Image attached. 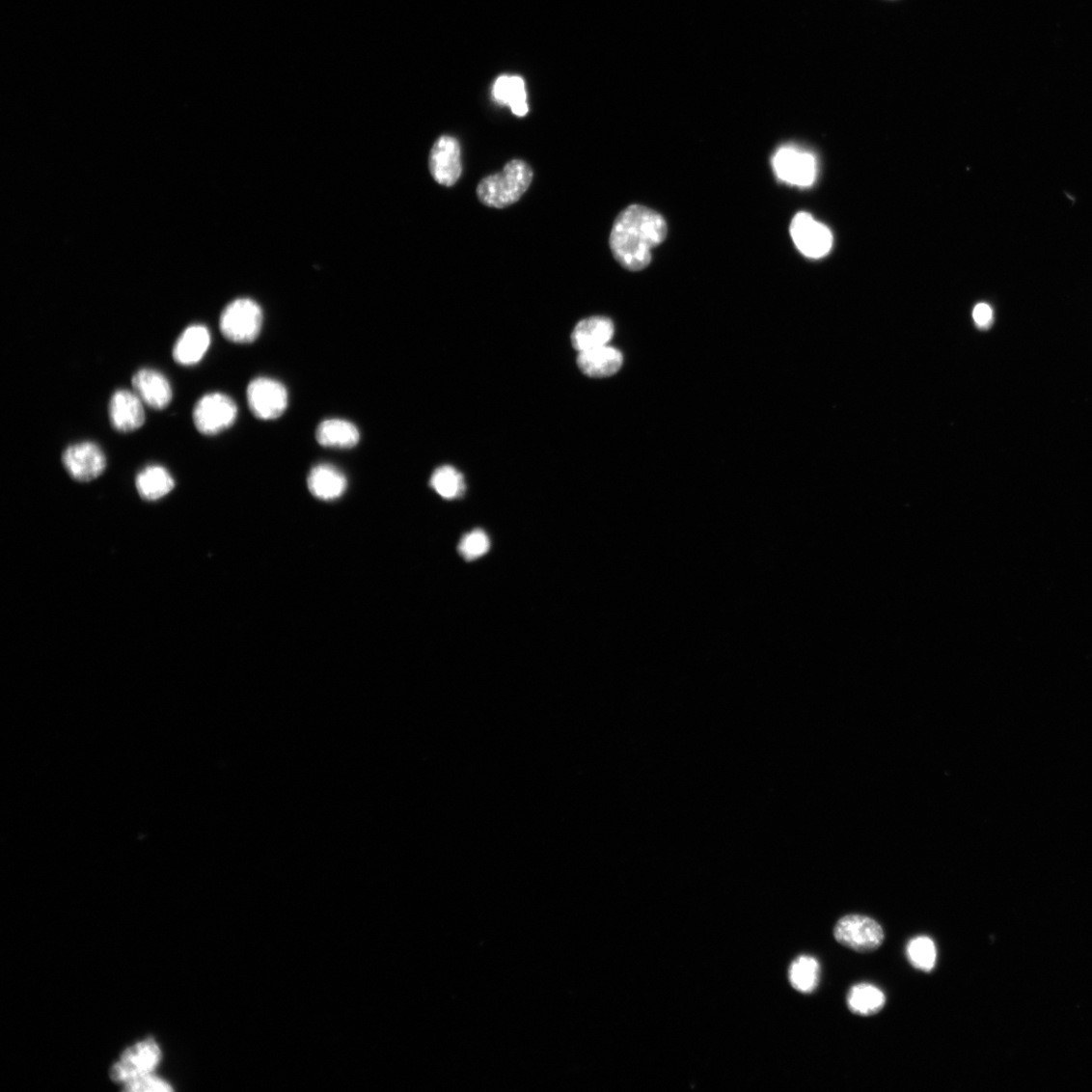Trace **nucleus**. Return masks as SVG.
Wrapping results in <instances>:
<instances>
[{
  "instance_id": "nucleus-24",
  "label": "nucleus",
  "mask_w": 1092,
  "mask_h": 1092,
  "mask_svg": "<svg viewBox=\"0 0 1092 1092\" xmlns=\"http://www.w3.org/2000/svg\"><path fill=\"white\" fill-rule=\"evenodd\" d=\"M907 957L915 969L932 972L937 963V948L934 941L926 936L912 939L907 946Z\"/></svg>"
},
{
  "instance_id": "nucleus-13",
  "label": "nucleus",
  "mask_w": 1092,
  "mask_h": 1092,
  "mask_svg": "<svg viewBox=\"0 0 1092 1092\" xmlns=\"http://www.w3.org/2000/svg\"><path fill=\"white\" fill-rule=\"evenodd\" d=\"M134 392L143 403L155 410H163L173 400V389L161 372L144 369L135 373L132 380Z\"/></svg>"
},
{
  "instance_id": "nucleus-11",
  "label": "nucleus",
  "mask_w": 1092,
  "mask_h": 1092,
  "mask_svg": "<svg viewBox=\"0 0 1092 1092\" xmlns=\"http://www.w3.org/2000/svg\"><path fill=\"white\" fill-rule=\"evenodd\" d=\"M62 461L71 478L82 482L96 479L107 467L106 455L93 443L69 447L63 453Z\"/></svg>"
},
{
  "instance_id": "nucleus-14",
  "label": "nucleus",
  "mask_w": 1092,
  "mask_h": 1092,
  "mask_svg": "<svg viewBox=\"0 0 1092 1092\" xmlns=\"http://www.w3.org/2000/svg\"><path fill=\"white\" fill-rule=\"evenodd\" d=\"M578 367L587 376L605 379L614 375L623 365L622 353L609 345L579 352Z\"/></svg>"
},
{
  "instance_id": "nucleus-25",
  "label": "nucleus",
  "mask_w": 1092,
  "mask_h": 1092,
  "mask_svg": "<svg viewBox=\"0 0 1092 1092\" xmlns=\"http://www.w3.org/2000/svg\"><path fill=\"white\" fill-rule=\"evenodd\" d=\"M491 546L489 536L484 531L475 530L461 538L458 551L469 561L485 556Z\"/></svg>"
},
{
  "instance_id": "nucleus-1",
  "label": "nucleus",
  "mask_w": 1092,
  "mask_h": 1092,
  "mask_svg": "<svg viewBox=\"0 0 1092 1092\" xmlns=\"http://www.w3.org/2000/svg\"><path fill=\"white\" fill-rule=\"evenodd\" d=\"M666 220L654 209L634 205L616 218L611 239L614 259L626 269L640 271L652 261V250L667 237Z\"/></svg>"
},
{
  "instance_id": "nucleus-22",
  "label": "nucleus",
  "mask_w": 1092,
  "mask_h": 1092,
  "mask_svg": "<svg viewBox=\"0 0 1092 1092\" xmlns=\"http://www.w3.org/2000/svg\"><path fill=\"white\" fill-rule=\"evenodd\" d=\"M819 974H821L819 963L811 956L795 959L788 972L793 989L805 995L812 994L817 989Z\"/></svg>"
},
{
  "instance_id": "nucleus-17",
  "label": "nucleus",
  "mask_w": 1092,
  "mask_h": 1092,
  "mask_svg": "<svg viewBox=\"0 0 1092 1092\" xmlns=\"http://www.w3.org/2000/svg\"><path fill=\"white\" fill-rule=\"evenodd\" d=\"M310 492L324 501L339 499L347 488L345 476L330 465L314 467L308 478Z\"/></svg>"
},
{
  "instance_id": "nucleus-12",
  "label": "nucleus",
  "mask_w": 1092,
  "mask_h": 1092,
  "mask_svg": "<svg viewBox=\"0 0 1092 1092\" xmlns=\"http://www.w3.org/2000/svg\"><path fill=\"white\" fill-rule=\"evenodd\" d=\"M109 412L113 427L123 433L135 431L145 423L143 401L135 392L117 391L111 398Z\"/></svg>"
},
{
  "instance_id": "nucleus-7",
  "label": "nucleus",
  "mask_w": 1092,
  "mask_h": 1092,
  "mask_svg": "<svg viewBox=\"0 0 1092 1092\" xmlns=\"http://www.w3.org/2000/svg\"><path fill=\"white\" fill-rule=\"evenodd\" d=\"M160 1060V1047L153 1039H147L124 1050L112 1067L110 1077L115 1082L124 1083L152 1074Z\"/></svg>"
},
{
  "instance_id": "nucleus-20",
  "label": "nucleus",
  "mask_w": 1092,
  "mask_h": 1092,
  "mask_svg": "<svg viewBox=\"0 0 1092 1092\" xmlns=\"http://www.w3.org/2000/svg\"><path fill=\"white\" fill-rule=\"evenodd\" d=\"M136 487L146 501H157L170 494L176 487L173 476L160 466L145 468L136 478Z\"/></svg>"
},
{
  "instance_id": "nucleus-4",
  "label": "nucleus",
  "mask_w": 1092,
  "mask_h": 1092,
  "mask_svg": "<svg viewBox=\"0 0 1092 1092\" xmlns=\"http://www.w3.org/2000/svg\"><path fill=\"white\" fill-rule=\"evenodd\" d=\"M838 943L859 953L876 951L884 943V929L875 919L860 915H849L839 918L833 929Z\"/></svg>"
},
{
  "instance_id": "nucleus-15",
  "label": "nucleus",
  "mask_w": 1092,
  "mask_h": 1092,
  "mask_svg": "<svg viewBox=\"0 0 1092 1092\" xmlns=\"http://www.w3.org/2000/svg\"><path fill=\"white\" fill-rule=\"evenodd\" d=\"M614 332V324L609 318H586L576 325L572 333V343L579 352L605 346L612 341Z\"/></svg>"
},
{
  "instance_id": "nucleus-10",
  "label": "nucleus",
  "mask_w": 1092,
  "mask_h": 1092,
  "mask_svg": "<svg viewBox=\"0 0 1092 1092\" xmlns=\"http://www.w3.org/2000/svg\"><path fill=\"white\" fill-rule=\"evenodd\" d=\"M429 171L434 180L444 186L454 185L463 173L461 150L457 139L444 135L434 143L429 156Z\"/></svg>"
},
{
  "instance_id": "nucleus-9",
  "label": "nucleus",
  "mask_w": 1092,
  "mask_h": 1092,
  "mask_svg": "<svg viewBox=\"0 0 1092 1092\" xmlns=\"http://www.w3.org/2000/svg\"><path fill=\"white\" fill-rule=\"evenodd\" d=\"M247 401L251 412L259 419L273 420L286 411L288 396L280 382L268 377H259L248 386Z\"/></svg>"
},
{
  "instance_id": "nucleus-16",
  "label": "nucleus",
  "mask_w": 1092,
  "mask_h": 1092,
  "mask_svg": "<svg viewBox=\"0 0 1092 1092\" xmlns=\"http://www.w3.org/2000/svg\"><path fill=\"white\" fill-rule=\"evenodd\" d=\"M211 344V335L206 327L193 325L186 328L174 347V359L181 366L199 364Z\"/></svg>"
},
{
  "instance_id": "nucleus-27",
  "label": "nucleus",
  "mask_w": 1092,
  "mask_h": 1092,
  "mask_svg": "<svg viewBox=\"0 0 1092 1092\" xmlns=\"http://www.w3.org/2000/svg\"><path fill=\"white\" fill-rule=\"evenodd\" d=\"M994 312L991 306L987 304H979L973 311V319L978 327L985 329L993 322Z\"/></svg>"
},
{
  "instance_id": "nucleus-18",
  "label": "nucleus",
  "mask_w": 1092,
  "mask_h": 1092,
  "mask_svg": "<svg viewBox=\"0 0 1092 1092\" xmlns=\"http://www.w3.org/2000/svg\"><path fill=\"white\" fill-rule=\"evenodd\" d=\"M494 99L500 104H506L517 117L529 114L527 90L524 80L519 76H501L493 88Z\"/></svg>"
},
{
  "instance_id": "nucleus-8",
  "label": "nucleus",
  "mask_w": 1092,
  "mask_h": 1092,
  "mask_svg": "<svg viewBox=\"0 0 1092 1092\" xmlns=\"http://www.w3.org/2000/svg\"><path fill=\"white\" fill-rule=\"evenodd\" d=\"M790 234L797 249L805 257L813 259L828 256L833 243L831 230L805 212L798 213L793 218Z\"/></svg>"
},
{
  "instance_id": "nucleus-6",
  "label": "nucleus",
  "mask_w": 1092,
  "mask_h": 1092,
  "mask_svg": "<svg viewBox=\"0 0 1092 1092\" xmlns=\"http://www.w3.org/2000/svg\"><path fill=\"white\" fill-rule=\"evenodd\" d=\"M237 405L221 393L204 396L194 410V423L204 435L213 436L232 426L237 417Z\"/></svg>"
},
{
  "instance_id": "nucleus-2",
  "label": "nucleus",
  "mask_w": 1092,
  "mask_h": 1092,
  "mask_svg": "<svg viewBox=\"0 0 1092 1092\" xmlns=\"http://www.w3.org/2000/svg\"><path fill=\"white\" fill-rule=\"evenodd\" d=\"M532 179L533 172L529 163L514 159L502 173L482 178L477 195L482 205L504 208L517 203L528 192Z\"/></svg>"
},
{
  "instance_id": "nucleus-23",
  "label": "nucleus",
  "mask_w": 1092,
  "mask_h": 1092,
  "mask_svg": "<svg viewBox=\"0 0 1092 1092\" xmlns=\"http://www.w3.org/2000/svg\"><path fill=\"white\" fill-rule=\"evenodd\" d=\"M430 486L440 497L447 500L457 499L466 491L463 474L451 466L436 469L431 477Z\"/></svg>"
},
{
  "instance_id": "nucleus-3",
  "label": "nucleus",
  "mask_w": 1092,
  "mask_h": 1092,
  "mask_svg": "<svg viewBox=\"0 0 1092 1092\" xmlns=\"http://www.w3.org/2000/svg\"><path fill=\"white\" fill-rule=\"evenodd\" d=\"M263 314L251 299H238L229 304L221 314L220 328L225 338L235 343L255 341L260 333Z\"/></svg>"
},
{
  "instance_id": "nucleus-19",
  "label": "nucleus",
  "mask_w": 1092,
  "mask_h": 1092,
  "mask_svg": "<svg viewBox=\"0 0 1092 1092\" xmlns=\"http://www.w3.org/2000/svg\"><path fill=\"white\" fill-rule=\"evenodd\" d=\"M316 437L322 447L350 449L359 444L361 435L359 429L346 420L329 419L319 425Z\"/></svg>"
},
{
  "instance_id": "nucleus-21",
  "label": "nucleus",
  "mask_w": 1092,
  "mask_h": 1092,
  "mask_svg": "<svg viewBox=\"0 0 1092 1092\" xmlns=\"http://www.w3.org/2000/svg\"><path fill=\"white\" fill-rule=\"evenodd\" d=\"M887 1002L884 992L869 983H859L852 987L847 996V1004L851 1013L860 1017H870L878 1014Z\"/></svg>"
},
{
  "instance_id": "nucleus-5",
  "label": "nucleus",
  "mask_w": 1092,
  "mask_h": 1092,
  "mask_svg": "<svg viewBox=\"0 0 1092 1092\" xmlns=\"http://www.w3.org/2000/svg\"><path fill=\"white\" fill-rule=\"evenodd\" d=\"M777 177L795 186H811L817 177V161L813 154L793 145L780 147L772 158Z\"/></svg>"
},
{
  "instance_id": "nucleus-26",
  "label": "nucleus",
  "mask_w": 1092,
  "mask_h": 1092,
  "mask_svg": "<svg viewBox=\"0 0 1092 1092\" xmlns=\"http://www.w3.org/2000/svg\"><path fill=\"white\" fill-rule=\"evenodd\" d=\"M123 1084V1090L130 1092H170L174 1090L170 1083L152 1076V1074L141 1076Z\"/></svg>"
}]
</instances>
